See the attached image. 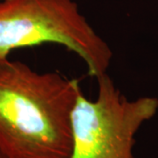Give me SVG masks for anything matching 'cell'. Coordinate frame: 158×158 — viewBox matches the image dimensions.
Here are the masks:
<instances>
[{
  "label": "cell",
  "mask_w": 158,
  "mask_h": 158,
  "mask_svg": "<svg viewBox=\"0 0 158 158\" xmlns=\"http://www.w3.org/2000/svg\"><path fill=\"white\" fill-rule=\"evenodd\" d=\"M79 82L0 60V149L7 158H69Z\"/></svg>",
  "instance_id": "cell-1"
},
{
  "label": "cell",
  "mask_w": 158,
  "mask_h": 158,
  "mask_svg": "<svg viewBox=\"0 0 158 158\" xmlns=\"http://www.w3.org/2000/svg\"><path fill=\"white\" fill-rule=\"evenodd\" d=\"M42 43L76 53L96 78L107 73L113 57L73 0H0V60L14 49Z\"/></svg>",
  "instance_id": "cell-2"
},
{
  "label": "cell",
  "mask_w": 158,
  "mask_h": 158,
  "mask_svg": "<svg viewBox=\"0 0 158 158\" xmlns=\"http://www.w3.org/2000/svg\"><path fill=\"white\" fill-rule=\"evenodd\" d=\"M95 100L79 94L71 114L72 150L69 158H134L135 136L158 110V98L127 99L104 74L97 77Z\"/></svg>",
  "instance_id": "cell-3"
},
{
  "label": "cell",
  "mask_w": 158,
  "mask_h": 158,
  "mask_svg": "<svg viewBox=\"0 0 158 158\" xmlns=\"http://www.w3.org/2000/svg\"><path fill=\"white\" fill-rule=\"evenodd\" d=\"M0 158H7L6 155L1 151V149H0Z\"/></svg>",
  "instance_id": "cell-4"
}]
</instances>
